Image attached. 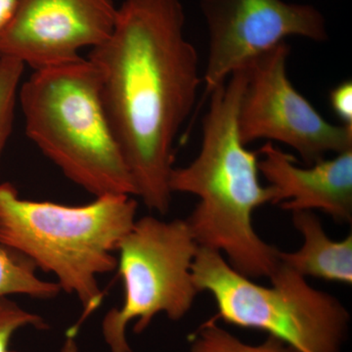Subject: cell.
<instances>
[{
    "label": "cell",
    "mask_w": 352,
    "mask_h": 352,
    "mask_svg": "<svg viewBox=\"0 0 352 352\" xmlns=\"http://www.w3.org/2000/svg\"><path fill=\"white\" fill-rule=\"evenodd\" d=\"M182 0H124L111 36L90 50L102 101L146 207L170 210L175 142L201 82Z\"/></svg>",
    "instance_id": "obj_1"
},
{
    "label": "cell",
    "mask_w": 352,
    "mask_h": 352,
    "mask_svg": "<svg viewBox=\"0 0 352 352\" xmlns=\"http://www.w3.org/2000/svg\"><path fill=\"white\" fill-rule=\"evenodd\" d=\"M247 80V69L241 68L210 94L200 153L188 166L173 168L170 188L199 199L186 219L199 247L220 252L234 270L254 279L272 275L280 251L252 226L254 210L272 204L274 192L259 182L258 155L240 139L238 113Z\"/></svg>",
    "instance_id": "obj_2"
},
{
    "label": "cell",
    "mask_w": 352,
    "mask_h": 352,
    "mask_svg": "<svg viewBox=\"0 0 352 352\" xmlns=\"http://www.w3.org/2000/svg\"><path fill=\"white\" fill-rule=\"evenodd\" d=\"M138 208L129 195L96 197L80 206L28 200L12 183H0V245L54 275L62 291L78 298L82 318L68 335L103 302L98 277L117 270L115 252Z\"/></svg>",
    "instance_id": "obj_3"
},
{
    "label": "cell",
    "mask_w": 352,
    "mask_h": 352,
    "mask_svg": "<svg viewBox=\"0 0 352 352\" xmlns=\"http://www.w3.org/2000/svg\"><path fill=\"white\" fill-rule=\"evenodd\" d=\"M18 101L28 138L69 180L95 197L136 196L87 58L34 69Z\"/></svg>",
    "instance_id": "obj_4"
},
{
    "label": "cell",
    "mask_w": 352,
    "mask_h": 352,
    "mask_svg": "<svg viewBox=\"0 0 352 352\" xmlns=\"http://www.w3.org/2000/svg\"><path fill=\"white\" fill-rule=\"evenodd\" d=\"M192 277L199 293L214 298L217 320L267 333L296 352H342L346 344L349 310L281 261L270 277L271 286H261L220 252L199 247Z\"/></svg>",
    "instance_id": "obj_5"
},
{
    "label": "cell",
    "mask_w": 352,
    "mask_h": 352,
    "mask_svg": "<svg viewBox=\"0 0 352 352\" xmlns=\"http://www.w3.org/2000/svg\"><path fill=\"white\" fill-rule=\"evenodd\" d=\"M198 249L186 219H136L117 251L124 300L102 321L111 352H132L126 339L131 323L140 333L157 315L178 321L188 314L199 294L192 277Z\"/></svg>",
    "instance_id": "obj_6"
},
{
    "label": "cell",
    "mask_w": 352,
    "mask_h": 352,
    "mask_svg": "<svg viewBox=\"0 0 352 352\" xmlns=\"http://www.w3.org/2000/svg\"><path fill=\"white\" fill-rule=\"evenodd\" d=\"M289 52L284 41L245 66L248 80L238 113L243 144L277 141L294 148L309 166L328 153L352 149V126L329 122L292 85Z\"/></svg>",
    "instance_id": "obj_7"
},
{
    "label": "cell",
    "mask_w": 352,
    "mask_h": 352,
    "mask_svg": "<svg viewBox=\"0 0 352 352\" xmlns=\"http://www.w3.org/2000/svg\"><path fill=\"white\" fill-rule=\"evenodd\" d=\"M208 32L205 94L223 85L234 72L289 36L328 41L323 14L310 4L284 0H200Z\"/></svg>",
    "instance_id": "obj_8"
},
{
    "label": "cell",
    "mask_w": 352,
    "mask_h": 352,
    "mask_svg": "<svg viewBox=\"0 0 352 352\" xmlns=\"http://www.w3.org/2000/svg\"><path fill=\"white\" fill-rule=\"evenodd\" d=\"M117 14L113 0H17L0 34V58L32 69L72 61L111 36Z\"/></svg>",
    "instance_id": "obj_9"
},
{
    "label": "cell",
    "mask_w": 352,
    "mask_h": 352,
    "mask_svg": "<svg viewBox=\"0 0 352 352\" xmlns=\"http://www.w3.org/2000/svg\"><path fill=\"white\" fill-rule=\"evenodd\" d=\"M258 171L274 192L273 205L289 212L321 210L342 223L352 220V149L300 168L295 157L266 142Z\"/></svg>",
    "instance_id": "obj_10"
},
{
    "label": "cell",
    "mask_w": 352,
    "mask_h": 352,
    "mask_svg": "<svg viewBox=\"0 0 352 352\" xmlns=\"http://www.w3.org/2000/svg\"><path fill=\"white\" fill-rule=\"evenodd\" d=\"M294 226L302 234L303 244L293 252H279L282 263L307 278L352 284V235L333 241L326 234L314 212H292Z\"/></svg>",
    "instance_id": "obj_11"
},
{
    "label": "cell",
    "mask_w": 352,
    "mask_h": 352,
    "mask_svg": "<svg viewBox=\"0 0 352 352\" xmlns=\"http://www.w3.org/2000/svg\"><path fill=\"white\" fill-rule=\"evenodd\" d=\"M38 268L20 252L0 245V298L28 296L38 300H51L62 291L55 282L38 277Z\"/></svg>",
    "instance_id": "obj_12"
},
{
    "label": "cell",
    "mask_w": 352,
    "mask_h": 352,
    "mask_svg": "<svg viewBox=\"0 0 352 352\" xmlns=\"http://www.w3.org/2000/svg\"><path fill=\"white\" fill-rule=\"evenodd\" d=\"M189 352H296L282 340L268 336L259 344H250L220 327L212 317L201 324L190 339Z\"/></svg>",
    "instance_id": "obj_13"
},
{
    "label": "cell",
    "mask_w": 352,
    "mask_h": 352,
    "mask_svg": "<svg viewBox=\"0 0 352 352\" xmlns=\"http://www.w3.org/2000/svg\"><path fill=\"white\" fill-rule=\"evenodd\" d=\"M25 65L13 58H0V161L12 133L21 78Z\"/></svg>",
    "instance_id": "obj_14"
},
{
    "label": "cell",
    "mask_w": 352,
    "mask_h": 352,
    "mask_svg": "<svg viewBox=\"0 0 352 352\" xmlns=\"http://www.w3.org/2000/svg\"><path fill=\"white\" fill-rule=\"evenodd\" d=\"M32 327L43 330L47 324L43 317L28 311L9 298H0V352L11 351V340L21 329Z\"/></svg>",
    "instance_id": "obj_15"
},
{
    "label": "cell",
    "mask_w": 352,
    "mask_h": 352,
    "mask_svg": "<svg viewBox=\"0 0 352 352\" xmlns=\"http://www.w3.org/2000/svg\"><path fill=\"white\" fill-rule=\"evenodd\" d=\"M331 107L344 126H352V82L340 83L333 88L329 95Z\"/></svg>",
    "instance_id": "obj_16"
},
{
    "label": "cell",
    "mask_w": 352,
    "mask_h": 352,
    "mask_svg": "<svg viewBox=\"0 0 352 352\" xmlns=\"http://www.w3.org/2000/svg\"><path fill=\"white\" fill-rule=\"evenodd\" d=\"M17 0H0V34L6 27L15 9Z\"/></svg>",
    "instance_id": "obj_17"
},
{
    "label": "cell",
    "mask_w": 352,
    "mask_h": 352,
    "mask_svg": "<svg viewBox=\"0 0 352 352\" xmlns=\"http://www.w3.org/2000/svg\"><path fill=\"white\" fill-rule=\"evenodd\" d=\"M60 352H78L75 336H67V339L65 340L63 346H62L61 351Z\"/></svg>",
    "instance_id": "obj_18"
}]
</instances>
